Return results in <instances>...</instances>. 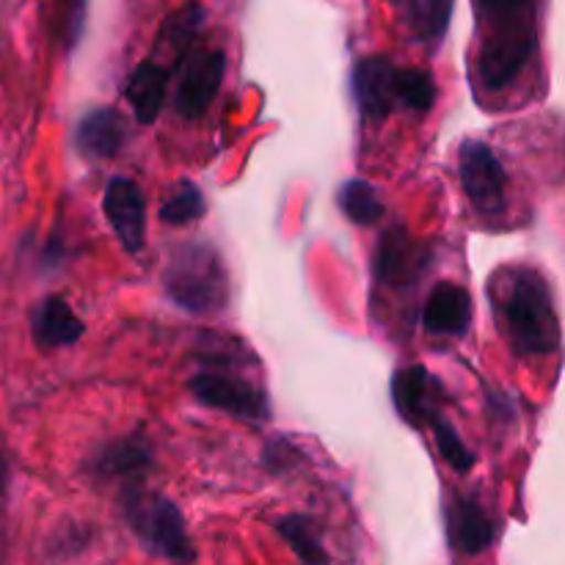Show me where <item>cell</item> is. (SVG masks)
I'll return each instance as SVG.
<instances>
[{"label":"cell","mask_w":565,"mask_h":565,"mask_svg":"<svg viewBox=\"0 0 565 565\" xmlns=\"http://www.w3.org/2000/svg\"><path fill=\"white\" fill-rule=\"evenodd\" d=\"M480 42L478 81L483 92L500 94L516 83L535 55V0H475Z\"/></svg>","instance_id":"1"},{"label":"cell","mask_w":565,"mask_h":565,"mask_svg":"<svg viewBox=\"0 0 565 565\" xmlns=\"http://www.w3.org/2000/svg\"><path fill=\"white\" fill-rule=\"evenodd\" d=\"M555 298L550 281L535 268H516L508 276L494 312L516 356H550L561 348Z\"/></svg>","instance_id":"2"},{"label":"cell","mask_w":565,"mask_h":565,"mask_svg":"<svg viewBox=\"0 0 565 565\" xmlns=\"http://www.w3.org/2000/svg\"><path fill=\"white\" fill-rule=\"evenodd\" d=\"M163 287L171 301L191 315L221 312L230 301V274L218 252L204 243H188L171 254Z\"/></svg>","instance_id":"3"},{"label":"cell","mask_w":565,"mask_h":565,"mask_svg":"<svg viewBox=\"0 0 565 565\" xmlns=\"http://www.w3.org/2000/svg\"><path fill=\"white\" fill-rule=\"evenodd\" d=\"M121 508H125L127 524L149 555L177 563L196 561V550H193L191 535H188L185 519L169 497L152 494V491H143L141 486H136V489L125 491Z\"/></svg>","instance_id":"4"},{"label":"cell","mask_w":565,"mask_h":565,"mask_svg":"<svg viewBox=\"0 0 565 565\" xmlns=\"http://www.w3.org/2000/svg\"><path fill=\"white\" fill-rule=\"evenodd\" d=\"M188 390L202 406L218 408L232 417L248 419V423H265L270 419V401L259 386L237 379V375L218 373V370H204L191 375Z\"/></svg>","instance_id":"5"},{"label":"cell","mask_w":565,"mask_h":565,"mask_svg":"<svg viewBox=\"0 0 565 565\" xmlns=\"http://www.w3.org/2000/svg\"><path fill=\"white\" fill-rule=\"evenodd\" d=\"M458 174H461V185L469 202L480 215L505 213L508 174L491 147H486L483 141L463 143L461 158H458Z\"/></svg>","instance_id":"6"},{"label":"cell","mask_w":565,"mask_h":565,"mask_svg":"<svg viewBox=\"0 0 565 565\" xmlns=\"http://www.w3.org/2000/svg\"><path fill=\"white\" fill-rule=\"evenodd\" d=\"M224 70L226 58L221 50H196V53L185 55V66H182V77L174 94V108L182 119H199L210 108L224 83Z\"/></svg>","instance_id":"7"},{"label":"cell","mask_w":565,"mask_h":565,"mask_svg":"<svg viewBox=\"0 0 565 565\" xmlns=\"http://www.w3.org/2000/svg\"><path fill=\"white\" fill-rule=\"evenodd\" d=\"M103 210L108 224L114 226L121 248L127 254H138L147 243V196L141 185L127 177H114L105 185Z\"/></svg>","instance_id":"8"},{"label":"cell","mask_w":565,"mask_h":565,"mask_svg":"<svg viewBox=\"0 0 565 565\" xmlns=\"http://www.w3.org/2000/svg\"><path fill=\"white\" fill-rule=\"evenodd\" d=\"M428 263V248L414 241L406 226H392L384 232L375 252V279L390 287H408L423 276Z\"/></svg>","instance_id":"9"},{"label":"cell","mask_w":565,"mask_h":565,"mask_svg":"<svg viewBox=\"0 0 565 565\" xmlns=\"http://www.w3.org/2000/svg\"><path fill=\"white\" fill-rule=\"evenodd\" d=\"M392 401L408 425L423 428L439 414L441 384L423 364H412V367L397 370L392 379Z\"/></svg>","instance_id":"10"},{"label":"cell","mask_w":565,"mask_h":565,"mask_svg":"<svg viewBox=\"0 0 565 565\" xmlns=\"http://www.w3.org/2000/svg\"><path fill=\"white\" fill-rule=\"evenodd\" d=\"M353 97L364 119H386L395 110V64L386 55L359 61L353 66Z\"/></svg>","instance_id":"11"},{"label":"cell","mask_w":565,"mask_h":565,"mask_svg":"<svg viewBox=\"0 0 565 565\" xmlns=\"http://www.w3.org/2000/svg\"><path fill=\"white\" fill-rule=\"evenodd\" d=\"M497 527L478 497H458L447 508V541L456 555L475 557L486 552L494 541Z\"/></svg>","instance_id":"12"},{"label":"cell","mask_w":565,"mask_h":565,"mask_svg":"<svg viewBox=\"0 0 565 565\" xmlns=\"http://www.w3.org/2000/svg\"><path fill=\"white\" fill-rule=\"evenodd\" d=\"M472 323V298L461 285L439 281L423 309V329L430 337H463Z\"/></svg>","instance_id":"13"},{"label":"cell","mask_w":565,"mask_h":565,"mask_svg":"<svg viewBox=\"0 0 565 565\" xmlns=\"http://www.w3.org/2000/svg\"><path fill=\"white\" fill-rule=\"evenodd\" d=\"M125 116L116 108H94L77 121L75 141L81 154H86L88 160H108L119 154V149L125 147Z\"/></svg>","instance_id":"14"},{"label":"cell","mask_w":565,"mask_h":565,"mask_svg":"<svg viewBox=\"0 0 565 565\" xmlns=\"http://www.w3.org/2000/svg\"><path fill=\"white\" fill-rule=\"evenodd\" d=\"M31 334L33 342L44 351L50 348H66L83 337V320L77 318L75 309L61 296H47L36 303L31 315Z\"/></svg>","instance_id":"15"},{"label":"cell","mask_w":565,"mask_h":565,"mask_svg":"<svg viewBox=\"0 0 565 565\" xmlns=\"http://www.w3.org/2000/svg\"><path fill=\"white\" fill-rule=\"evenodd\" d=\"M166 88H169V70L158 61H141L127 77L125 97L136 114L138 125H154L166 103Z\"/></svg>","instance_id":"16"},{"label":"cell","mask_w":565,"mask_h":565,"mask_svg":"<svg viewBox=\"0 0 565 565\" xmlns=\"http://www.w3.org/2000/svg\"><path fill=\"white\" fill-rule=\"evenodd\" d=\"M204 17H207L204 14V6L199 0H188L174 14L166 17L163 31H160L158 39V50H169L174 64H180L188 55V50H191V42L196 39V33L202 31Z\"/></svg>","instance_id":"17"},{"label":"cell","mask_w":565,"mask_h":565,"mask_svg":"<svg viewBox=\"0 0 565 565\" xmlns=\"http://www.w3.org/2000/svg\"><path fill=\"white\" fill-rule=\"evenodd\" d=\"M152 461V452L149 445L143 441V436H127V439L114 441V445L103 447V450L94 456V472L105 475V478H114V475H130L143 472Z\"/></svg>","instance_id":"18"},{"label":"cell","mask_w":565,"mask_h":565,"mask_svg":"<svg viewBox=\"0 0 565 565\" xmlns=\"http://www.w3.org/2000/svg\"><path fill=\"white\" fill-rule=\"evenodd\" d=\"M337 204H340L342 215L359 226L375 224L386 213V204L381 199L379 188L373 182L362 180V177H353V180L342 182L340 193H337Z\"/></svg>","instance_id":"19"},{"label":"cell","mask_w":565,"mask_h":565,"mask_svg":"<svg viewBox=\"0 0 565 565\" xmlns=\"http://www.w3.org/2000/svg\"><path fill=\"white\" fill-rule=\"evenodd\" d=\"M436 103V81L428 70L419 66H395V105L428 114Z\"/></svg>","instance_id":"20"},{"label":"cell","mask_w":565,"mask_h":565,"mask_svg":"<svg viewBox=\"0 0 565 565\" xmlns=\"http://www.w3.org/2000/svg\"><path fill=\"white\" fill-rule=\"evenodd\" d=\"M401 9H406L408 28L423 42H434V39L445 36L447 25H450L452 0H403Z\"/></svg>","instance_id":"21"},{"label":"cell","mask_w":565,"mask_h":565,"mask_svg":"<svg viewBox=\"0 0 565 565\" xmlns=\"http://www.w3.org/2000/svg\"><path fill=\"white\" fill-rule=\"evenodd\" d=\"M276 533L281 535V539L287 541V546H290L292 552H296L298 561L303 563H329L331 557L326 555L323 544H320V539L315 535L312 524H309V519L303 516H281L279 522H276Z\"/></svg>","instance_id":"22"},{"label":"cell","mask_w":565,"mask_h":565,"mask_svg":"<svg viewBox=\"0 0 565 565\" xmlns=\"http://www.w3.org/2000/svg\"><path fill=\"white\" fill-rule=\"evenodd\" d=\"M207 213V202H204L202 191H199L193 182H180V185L171 191V196L166 199L163 207H160V221L171 226H185L191 221H199Z\"/></svg>","instance_id":"23"},{"label":"cell","mask_w":565,"mask_h":565,"mask_svg":"<svg viewBox=\"0 0 565 565\" xmlns=\"http://www.w3.org/2000/svg\"><path fill=\"white\" fill-rule=\"evenodd\" d=\"M428 425L434 428V439H436V447H439L441 458H445L456 472L467 475L469 469L475 467V456L472 450L463 445L461 436H458L456 425H452L447 417H441V414H436Z\"/></svg>","instance_id":"24"},{"label":"cell","mask_w":565,"mask_h":565,"mask_svg":"<svg viewBox=\"0 0 565 565\" xmlns=\"http://www.w3.org/2000/svg\"><path fill=\"white\" fill-rule=\"evenodd\" d=\"M6 486H9V463H6L3 452H0V494H6Z\"/></svg>","instance_id":"25"},{"label":"cell","mask_w":565,"mask_h":565,"mask_svg":"<svg viewBox=\"0 0 565 565\" xmlns=\"http://www.w3.org/2000/svg\"><path fill=\"white\" fill-rule=\"evenodd\" d=\"M392 3H395V6H397V9H401V6H403V0H392Z\"/></svg>","instance_id":"26"}]
</instances>
